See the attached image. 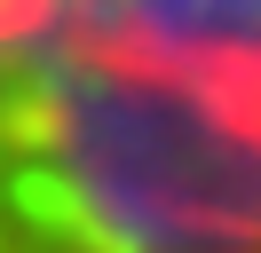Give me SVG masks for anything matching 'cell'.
Listing matches in <instances>:
<instances>
[{"label":"cell","mask_w":261,"mask_h":253,"mask_svg":"<svg viewBox=\"0 0 261 253\" xmlns=\"http://www.w3.org/2000/svg\"><path fill=\"white\" fill-rule=\"evenodd\" d=\"M0 253H261V0H0Z\"/></svg>","instance_id":"cell-1"}]
</instances>
